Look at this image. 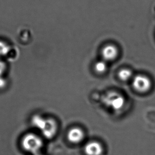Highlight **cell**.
Returning a JSON list of instances; mask_svg holds the SVG:
<instances>
[{
  "label": "cell",
  "mask_w": 155,
  "mask_h": 155,
  "mask_svg": "<svg viewBox=\"0 0 155 155\" xmlns=\"http://www.w3.org/2000/svg\"><path fill=\"white\" fill-rule=\"evenodd\" d=\"M84 134L81 129L75 127L71 129L67 134V138L70 143H79L84 139Z\"/></svg>",
  "instance_id": "cell-6"
},
{
  "label": "cell",
  "mask_w": 155,
  "mask_h": 155,
  "mask_svg": "<svg viewBox=\"0 0 155 155\" xmlns=\"http://www.w3.org/2000/svg\"><path fill=\"white\" fill-rule=\"evenodd\" d=\"M104 103L107 107L114 110H119L122 109L125 105L124 97L116 92H110L104 97Z\"/></svg>",
  "instance_id": "cell-2"
},
{
  "label": "cell",
  "mask_w": 155,
  "mask_h": 155,
  "mask_svg": "<svg viewBox=\"0 0 155 155\" xmlns=\"http://www.w3.org/2000/svg\"><path fill=\"white\" fill-rule=\"evenodd\" d=\"M118 75L120 80L123 81H126L131 78L132 72L130 69H123L119 71Z\"/></svg>",
  "instance_id": "cell-8"
},
{
  "label": "cell",
  "mask_w": 155,
  "mask_h": 155,
  "mask_svg": "<svg viewBox=\"0 0 155 155\" xmlns=\"http://www.w3.org/2000/svg\"><path fill=\"white\" fill-rule=\"evenodd\" d=\"M32 155H43L42 153H34V154H33Z\"/></svg>",
  "instance_id": "cell-13"
},
{
  "label": "cell",
  "mask_w": 155,
  "mask_h": 155,
  "mask_svg": "<svg viewBox=\"0 0 155 155\" xmlns=\"http://www.w3.org/2000/svg\"><path fill=\"white\" fill-rule=\"evenodd\" d=\"M6 69V65L5 64L0 60V76H2L4 74V71Z\"/></svg>",
  "instance_id": "cell-11"
},
{
  "label": "cell",
  "mask_w": 155,
  "mask_h": 155,
  "mask_svg": "<svg viewBox=\"0 0 155 155\" xmlns=\"http://www.w3.org/2000/svg\"><path fill=\"white\" fill-rule=\"evenodd\" d=\"M10 47L5 42L0 41V56H4L8 54Z\"/></svg>",
  "instance_id": "cell-10"
},
{
  "label": "cell",
  "mask_w": 155,
  "mask_h": 155,
  "mask_svg": "<svg viewBox=\"0 0 155 155\" xmlns=\"http://www.w3.org/2000/svg\"><path fill=\"white\" fill-rule=\"evenodd\" d=\"M21 145L23 149L33 155L40 153L43 146V142L37 135L28 134L23 137L21 141Z\"/></svg>",
  "instance_id": "cell-1"
},
{
  "label": "cell",
  "mask_w": 155,
  "mask_h": 155,
  "mask_svg": "<svg viewBox=\"0 0 155 155\" xmlns=\"http://www.w3.org/2000/svg\"><path fill=\"white\" fill-rule=\"evenodd\" d=\"M6 85V80L2 76H0V89L4 88Z\"/></svg>",
  "instance_id": "cell-12"
},
{
  "label": "cell",
  "mask_w": 155,
  "mask_h": 155,
  "mask_svg": "<svg viewBox=\"0 0 155 155\" xmlns=\"http://www.w3.org/2000/svg\"><path fill=\"white\" fill-rule=\"evenodd\" d=\"M132 86L134 90L139 92H146L151 88V81L146 76L139 75L133 78Z\"/></svg>",
  "instance_id": "cell-3"
},
{
  "label": "cell",
  "mask_w": 155,
  "mask_h": 155,
  "mask_svg": "<svg viewBox=\"0 0 155 155\" xmlns=\"http://www.w3.org/2000/svg\"><path fill=\"white\" fill-rule=\"evenodd\" d=\"M102 54L105 61H113L118 55V50L115 46L112 45H107L103 49Z\"/></svg>",
  "instance_id": "cell-7"
},
{
  "label": "cell",
  "mask_w": 155,
  "mask_h": 155,
  "mask_svg": "<svg viewBox=\"0 0 155 155\" xmlns=\"http://www.w3.org/2000/svg\"><path fill=\"white\" fill-rule=\"evenodd\" d=\"M107 66L104 61H99L95 65V71L98 73H104L107 70Z\"/></svg>",
  "instance_id": "cell-9"
},
{
  "label": "cell",
  "mask_w": 155,
  "mask_h": 155,
  "mask_svg": "<svg viewBox=\"0 0 155 155\" xmlns=\"http://www.w3.org/2000/svg\"><path fill=\"white\" fill-rule=\"evenodd\" d=\"M103 151V146L96 141L88 142L84 147V152L86 155H102Z\"/></svg>",
  "instance_id": "cell-5"
},
{
  "label": "cell",
  "mask_w": 155,
  "mask_h": 155,
  "mask_svg": "<svg viewBox=\"0 0 155 155\" xmlns=\"http://www.w3.org/2000/svg\"><path fill=\"white\" fill-rule=\"evenodd\" d=\"M57 124L54 120L49 118L46 119V121L43 127L40 132L45 138H52L57 134Z\"/></svg>",
  "instance_id": "cell-4"
}]
</instances>
